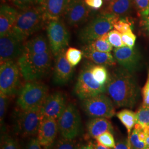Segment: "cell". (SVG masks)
I'll use <instances>...</instances> for the list:
<instances>
[{"label": "cell", "instance_id": "cell-1", "mask_svg": "<svg viewBox=\"0 0 149 149\" xmlns=\"http://www.w3.org/2000/svg\"><path fill=\"white\" fill-rule=\"evenodd\" d=\"M106 92L118 107L133 108L139 97V88L133 73L119 67L109 74Z\"/></svg>", "mask_w": 149, "mask_h": 149}, {"label": "cell", "instance_id": "cell-2", "mask_svg": "<svg viewBox=\"0 0 149 149\" xmlns=\"http://www.w3.org/2000/svg\"><path fill=\"white\" fill-rule=\"evenodd\" d=\"M47 21L42 5L30 7L18 12L10 32L15 37L24 42L41 29Z\"/></svg>", "mask_w": 149, "mask_h": 149}, {"label": "cell", "instance_id": "cell-3", "mask_svg": "<svg viewBox=\"0 0 149 149\" xmlns=\"http://www.w3.org/2000/svg\"><path fill=\"white\" fill-rule=\"evenodd\" d=\"M51 51L41 54H22L18 65L22 76L28 81L42 79L48 74L52 63Z\"/></svg>", "mask_w": 149, "mask_h": 149}, {"label": "cell", "instance_id": "cell-4", "mask_svg": "<svg viewBox=\"0 0 149 149\" xmlns=\"http://www.w3.org/2000/svg\"><path fill=\"white\" fill-rule=\"evenodd\" d=\"M119 18L118 16L104 12L96 16L80 29L78 34L80 42L87 44L108 33Z\"/></svg>", "mask_w": 149, "mask_h": 149}, {"label": "cell", "instance_id": "cell-5", "mask_svg": "<svg viewBox=\"0 0 149 149\" xmlns=\"http://www.w3.org/2000/svg\"><path fill=\"white\" fill-rule=\"evenodd\" d=\"M48 96L47 86L36 81H29L22 88L17 102L23 110L40 109Z\"/></svg>", "mask_w": 149, "mask_h": 149}, {"label": "cell", "instance_id": "cell-6", "mask_svg": "<svg viewBox=\"0 0 149 149\" xmlns=\"http://www.w3.org/2000/svg\"><path fill=\"white\" fill-rule=\"evenodd\" d=\"M92 64L86 63L80 71L74 92L81 100H84L106 92V86L102 85L93 78L91 72Z\"/></svg>", "mask_w": 149, "mask_h": 149}, {"label": "cell", "instance_id": "cell-7", "mask_svg": "<svg viewBox=\"0 0 149 149\" xmlns=\"http://www.w3.org/2000/svg\"><path fill=\"white\" fill-rule=\"evenodd\" d=\"M82 107L86 114L92 118H111L116 114L113 102L104 93L82 100Z\"/></svg>", "mask_w": 149, "mask_h": 149}, {"label": "cell", "instance_id": "cell-8", "mask_svg": "<svg viewBox=\"0 0 149 149\" xmlns=\"http://www.w3.org/2000/svg\"><path fill=\"white\" fill-rule=\"evenodd\" d=\"M58 123L59 130L64 138L74 139L80 135L81 130L80 113L72 103L66 105Z\"/></svg>", "mask_w": 149, "mask_h": 149}, {"label": "cell", "instance_id": "cell-9", "mask_svg": "<svg viewBox=\"0 0 149 149\" xmlns=\"http://www.w3.org/2000/svg\"><path fill=\"white\" fill-rule=\"evenodd\" d=\"M48 42L52 53L56 58L65 50L70 42V33L64 23L60 19L52 20L47 27Z\"/></svg>", "mask_w": 149, "mask_h": 149}, {"label": "cell", "instance_id": "cell-10", "mask_svg": "<svg viewBox=\"0 0 149 149\" xmlns=\"http://www.w3.org/2000/svg\"><path fill=\"white\" fill-rule=\"evenodd\" d=\"M20 72L18 65L13 60L1 64L0 92L8 96L16 93L19 84Z\"/></svg>", "mask_w": 149, "mask_h": 149}, {"label": "cell", "instance_id": "cell-11", "mask_svg": "<svg viewBox=\"0 0 149 149\" xmlns=\"http://www.w3.org/2000/svg\"><path fill=\"white\" fill-rule=\"evenodd\" d=\"M42 120L40 109L23 110L19 112L17 119L18 133L23 136L38 134Z\"/></svg>", "mask_w": 149, "mask_h": 149}, {"label": "cell", "instance_id": "cell-12", "mask_svg": "<svg viewBox=\"0 0 149 149\" xmlns=\"http://www.w3.org/2000/svg\"><path fill=\"white\" fill-rule=\"evenodd\" d=\"M23 42L15 37L11 32L0 38L1 64L19 58L23 53Z\"/></svg>", "mask_w": 149, "mask_h": 149}, {"label": "cell", "instance_id": "cell-13", "mask_svg": "<svg viewBox=\"0 0 149 149\" xmlns=\"http://www.w3.org/2000/svg\"><path fill=\"white\" fill-rule=\"evenodd\" d=\"M90 10L84 0H71L64 17L66 23L71 27H78L87 21Z\"/></svg>", "mask_w": 149, "mask_h": 149}, {"label": "cell", "instance_id": "cell-14", "mask_svg": "<svg viewBox=\"0 0 149 149\" xmlns=\"http://www.w3.org/2000/svg\"><path fill=\"white\" fill-rule=\"evenodd\" d=\"M113 56L118 64L132 73L134 74L140 68V55L138 50L134 47L124 46L115 48Z\"/></svg>", "mask_w": 149, "mask_h": 149}, {"label": "cell", "instance_id": "cell-15", "mask_svg": "<svg viewBox=\"0 0 149 149\" xmlns=\"http://www.w3.org/2000/svg\"><path fill=\"white\" fill-rule=\"evenodd\" d=\"M66 100L60 92H55L48 96L40 109L42 119L58 120L65 108Z\"/></svg>", "mask_w": 149, "mask_h": 149}, {"label": "cell", "instance_id": "cell-16", "mask_svg": "<svg viewBox=\"0 0 149 149\" xmlns=\"http://www.w3.org/2000/svg\"><path fill=\"white\" fill-rule=\"evenodd\" d=\"M65 50L56 57L54 71V82L59 85H63L69 82L74 72V66L70 64L65 56Z\"/></svg>", "mask_w": 149, "mask_h": 149}, {"label": "cell", "instance_id": "cell-17", "mask_svg": "<svg viewBox=\"0 0 149 149\" xmlns=\"http://www.w3.org/2000/svg\"><path fill=\"white\" fill-rule=\"evenodd\" d=\"M58 130L57 120L43 119L38 130L37 139L42 146L48 149L53 144Z\"/></svg>", "mask_w": 149, "mask_h": 149}, {"label": "cell", "instance_id": "cell-18", "mask_svg": "<svg viewBox=\"0 0 149 149\" xmlns=\"http://www.w3.org/2000/svg\"><path fill=\"white\" fill-rule=\"evenodd\" d=\"M71 0H43V9L47 20L60 19L63 16Z\"/></svg>", "mask_w": 149, "mask_h": 149}, {"label": "cell", "instance_id": "cell-19", "mask_svg": "<svg viewBox=\"0 0 149 149\" xmlns=\"http://www.w3.org/2000/svg\"><path fill=\"white\" fill-rule=\"evenodd\" d=\"M16 9L8 5H1L0 36H3L10 32L13 27L18 14Z\"/></svg>", "mask_w": 149, "mask_h": 149}, {"label": "cell", "instance_id": "cell-20", "mask_svg": "<svg viewBox=\"0 0 149 149\" xmlns=\"http://www.w3.org/2000/svg\"><path fill=\"white\" fill-rule=\"evenodd\" d=\"M82 52L85 58L96 65L111 66L116 64V60L111 53L97 51L90 48L87 45L83 48Z\"/></svg>", "mask_w": 149, "mask_h": 149}, {"label": "cell", "instance_id": "cell-21", "mask_svg": "<svg viewBox=\"0 0 149 149\" xmlns=\"http://www.w3.org/2000/svg\"><path fill=\"white\" fill-rule=\"evenodd\" d=\"M87 132L89 136L96 139L106 132L113 133L111 122L105 118H94L90 119L87 124Z\"/></svg>", "mask_w": 149, "mask_h": 149}, {"label": "cell", "instance_id": "cell-22", "mask_svg": "<svg viewBox=\"0 0 149 149\" xmlns=\"http://www.w3.org/2000/svg\"><path fill=\"white\" fill-rule=\"evenodd\" d=\"M49 51V44L43 34L37 35L24 43V53L41 54Z\"/></svg>", "mask_w": 149, "mask_h": 149}, {"label": "cell", "instance_id": "cell-23", "mask_svg": "<svg viewBox=\"0 0 149 149\" xmlns=\"http://www.w3.org/2000/svg\"><path fill=\"white\" fill-rule=\"evenodd\" d=\"M134 5V0H113L103 12L120 18L129 14Z\"/></svg>", "mask_w": 149, "mask_h": 149}, {"label": "cell", "instance_id": "cell-24", "mask_svg": "<svg viewBox=\"0 0 149 149\" xmlns=\"http://www.w3.org/2000/svg\"><path fill=\"white\" fill-rule=\"evenodd\" d=\"M116 116L127 129L129 136L136 124V113L130 109H124L117 113Z\"/></svg>", "mask_w": 149, "mask_h": 149}, {"label": "cell", "instance_id": "cell-25", "mask_svg": "<svg viewBox=\"0 0 149 149\" xmlns=\"http://www.w3.org/2000/svg\"><path fill=\"white\" fill-rule=\"evenodd\" d=\"M91 72L97 82L102 85L106 86L109 80V74L105 66L101 65H93L91 66Z\"/></svg>", "mask_w": 149, "mask_h": 149}, {"label": "cell", "instance_id": "cell-26", "mask_svg": "<svg viewBox=\"0 0 149 149\" xmlns=\"http://www.w3.org/2000/svg\"><path fill=\"white\" fill-rule=\"evenodd\" d=\"M86 45L94 50L101 52L111 53L113 49L112 45L108 40L107 33Z\"/></svg>", "mask_w": 149, "mask_h": 149}, {"label": "cell", "instance_id": "cell-27", "mask_svg": "<svg viewBox=\"0 0 149 149\" xmlns=\"http://www.w3.org/2000/svg\"><path fill=\"white\" fill-rule=\"evenodd\" d=\"M65 56L67 60L72 66L79 64L84 56L83 52L78 49L69 48L65 52Z\"/></svg>", "mask_w": 149, "mask_h": 149}, {"label": "cell", "instance_id": "cell-28", "mask_svg": "<svg viewBox=\"0 0 149 149\" xmlns=\"http://www.w3.org/2000/svg\"><path fill=\"white\" fill-rule=\"evenodd\" d=\"M128 138L132 149H146V143L140 138L137 128H134Z\"/></svg>", "mask_w": 149, "mask_h": 149}, {"label": "cell", "instance_id": "cell-29", "mask_svg": "<svg viewBox=\"0 0 149 149\" xmlns=\"http://www.w3.org/2000/svg\"><path fill=\"white\" fill-rule=\"evenodd\" d=\"M136 123L142 125H149V107L141 105L136 112Z\"/></svg>", "mask_w": 149, "mask_h": 149}, {"label": "cell", "instance_id": "cell-30", "mask_svg": "<svg viewBox=\"0 0 149 149\" xmlns=\"http://www.w3.org/2000/svg\"><path fill=\"white\" fill-rule=\"evenodd\" d=\"M108 40L113 47L121 48L124 47L122 39V33L117 30H111L107 33Z\"/></svg>", "mask_w": 149, "mask_h": 149}, {"label": "cell", "instance_id": "cell-31", "mask_svg": "<svg viewBox=\"0 0 149 149\" xmlns=\"http://www.w3.org/2000/svg\"><path fill=\"white\" fill-rule=\"evenodd\" d=\"M134 5L139 16L144 18L149 16V0H134Z\"/></svg>", "mask_w": 149, "mask_h": 149}, {"label": "cell", "instance_id": "cell-32", "mask_svg": "<svg viewBox=\"0 0 149 149\" xmlns=\"http://www.w3.org/2000/svg\"><path fill=\"white\" fill-rule=\"evenodd\" d=\"M96 141L99 144L109 148H114L116 143L112 133L106 132L96 138Z\"/></svg>", "mask_w": 149, "mask_h": 149}, {"label": "cell", "instance_id": "cell-33", "mask_svg": "<svg viewBox=\"0 0 149 149\" xmlns=\"http://www.w3.org/2000/svg\"><path fill=\"white\" fill-rule=\"evenodd\" d=\"M11 1L20 10L32 6L42 5L43 2V0H11Z\"/></svg>", "mask_w": 149, "mask_h": 149}, {"label": "cell", "instance_id": "cell-34", "mask_svg": "<svg viewBox=\"0 0 149 149\" xmlns=\"http://www.w3.org/2000/svg\"><path fill=\"white\" fill-rule=\"evenodd\" d=\"M131 26V22H129L127 17L123 18H120L114 24V28L123 34L132 31Z\"/></svg>", "mask_w": 149, "mask_h": 149}, {"label": "cell", "instance_id": "cell-35", "mask_svg": "<svg viewBox=\"0 0 149 149\" xmlns=\"http://www.w3.org/2000/svg\"><path fill=\"white\" fill-rule=\"evenodd\" d=\"M54 149H78V145L74 139L63 138L57 142Z\"/></svg>", "mask_w": 149, "mask_h": 149}, {"label": "cell", "instance_id": "cell-36", "mask_svg": "<svg viewBox=\"0 0 149 149\" xmlns=\"http://www.w3.org/2000/svg\"><path fill=\"white\" fill-rule=\"evenodd\" d=\"M8 97L9 96L0 92V120L1 127L3 124L6 112L7 111L8 102Z\"/></svg>", "mask_w": 149, "mask_h": 149}, {"label": "cell", "instance_id": "cell-37", "mask_svg": "<svg viewBox=\"0 0 149 149\" xmlns=\"http://www.w3.org/2000/svg\"><path fill=\"white\" fill-rule=\"evenodd\" d=\"M136 37L132 31L122 34L123 43L125 46L129 48H133L135 43Z\"/></svg>", "mask_w": 149, "mask_h": 149}, {"label": "cell", "instance_id": "cell-38", "mask_svg": "<svg viewBox=\"0 0 149 149\" xmlns=\"http://www.w3.org/2000/svg\"><path fill=\"white\" fill-rule=\"evenodd\" d=\"M1 149H19L18 144L15 140L5 136L1 142Z\"/></svg>", "mask_w": 149, "mask_h": 149}, {"label": "cell", "instance_id": "cell-39", "mask_svg": "<svg viewBox=\"0 0 149 149\" xmlns=\"http://www.w3.org/2000/svg\"><path fill=\"white\" fill-rule=\"evenodd\" d=\"M141 94L143 97L142 105L149 107V69L148 71V76L146 82L141 90Z\"/></svg>", "mask_w": 149, "mask_h": 149}, {"label": "cell", "instance_id": "cell-40", "mask_svg": "<svg viewBox=\"0 0 149 149\" xmlns=\"http://www.w3.org/2000/svg\"><path fill=\"white\" fill-rule=\"evenodd\" d=\"M86 5L92 10H98L103 5V0H84Z\"/></svg>", "mask_w": 149, "mask_h": 149}, {"label": "cell", "instance_id": "cell-41", "mask_svg": "<svg viewBox=\"0 0 149 149\" xmlns=\"http://www.w3.org/2000/svg\"><path fill=\"white\" fill-rule=\"evenodd\" d=\"M113 149H132L129 139H123L117 141Z\"/></svg>", "mask_w": 149, "mask_h": 149}, {"label": "cell", "instance_id": "cell-42", "mask_svg": "<svg viewBox=\"0 0 149 149\" xmlns=\"http://www.w3.org/2000/svg\"><path fill=\"white\" fill-rule=\"evenodd\" d=\"M26 149H48L42 146L37 138H32L27 144Z\"/></svg>", "mask_w": 149, "mask_h": 149}, {"label": "cell", "instance_id": "cell-43", "mask_svg": "<svg viewBox=\"0 0 149 149\" xmlns=\"http://www.w3.org/2000/svg\"><path fill=\"white\" fill-rule=\"evenodd\" d=\"M144 130L146 135L145 140L146 149H149V125H144Z\"/></svg>", "mask_w": 149, "mask_h": 149}, {"label": "cell", "instance_id": "cell-44", "mask_svg": "<svg viewBox=\"0 0 149 149\" xmlns=\"http://www.w3.org/2000/svg\"><path fill=\"white\" fill-rule=\"evenodd\" d=\"M143 24L145 29L149 33V16L143 18Z\"/></svg>", "mask_w": 149, "mask_h": 149}, {"label": "cell", "instance_id": "cell-45", "mask_svg": "<svg viewBox=\"0 0 149 149\" xmlns=\"http://www.w3.org/2000/svg\"><path fill=\"white\" fill-rule=\"evenodd\" d=\"M78 149H95L94 144L90 142L86 145L81 146L80 148H78Z\"/></svg>", "mask_w": 149, "mask_h": 149}, {"label": "cell", "instance_id": "cell-46", "mask_svg": "<svg viewBox=\"0 0 149 149\" xmlns=\"http://www.w3.org/2000/svg\"><path fill=\"white\" fill-rule=\"evenodd\" d=\"M94 144V148L95 149H111V148H108L106 146H104L102 145H101L99 143H98L97 141L95 143H93Z\"/></svg>", "mask_w": 149, "mask_h": 149}, {"label": "cell", "instance_id": "cell-47", "mask_svg": "<svg viewBox=\"0 0 149 149\" xmlns=\"http://www.w3.org/2000/svg\"><path fill=\"white\" fill-rule=\"evenodd\" d=\"M103 3L105 5L108 6L111 3L113 0H103Z\"/></svg>", "mask_w": 149, "mask_h": 149}, {"label": "cell", "instance_id": "cell-48", "mask_svg": "<svg viewBox=\"0 0 149 149\" xmlns=\"http://www.w3.org/2000/svg\"><path fill=\"white\" fill-rule=\"evenodd\" d=\"M0 1H1V5H4V4H6V3L7 2V1H11V0H0Z\"/></svg>", "mask_w": 149, "mask_h": 149}]
</instances>
